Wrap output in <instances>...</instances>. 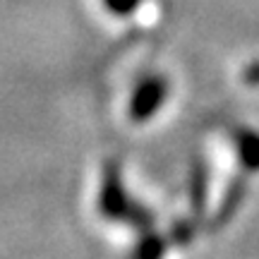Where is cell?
<instances>
[{
    "label": "cell",
    "mask_w": 259,
    "mask_h": 259,
    "mask_svg": "<svg viewBox=\"0 0 259 259\" xmlns=\"http://www.w3.org/2000/svg\"><path fill=\"white\" fill-rule=\"evenodd\" d=\"M242 79H245V84H250V87L259 89V60H254V63H250L247 67H245Z\"/></svg>",
    "instance_id": "obj_4"
},
{
    "label": "cell",
    "mask_w": 259,
    "mask_h": 259,
    "mask_svg": "<svg viewBox=\"0 0 259 259\" xmlns=\"http://www.w3.org/2000/svg\"><path fill=\"white\" fill-rule=\"evenodd\" d=\"M170 84L163 74H144L137 82L132 99H130V118L135 122H147L156 115L168 101Z\"/></svg>",
    "instance_id": "obj_2"
},
{
    "label": "cell",
    "mask_w": 259,
    "mask_h": 259,
    "mask_svg": "<svg viewBox=\"0 0 259 259\" xmlns=\"http://www.w3.org/2000/svg\"><path fill=\"white\" fill-rule=\"evenodd\" d=\"M101 211L103 216H111V219H120L127 221L132 226H144L154 221L151 213H147V209H142L137 202L130 199V194L122 190L120 178L115 168H108V178L103 180V190H101Z\"/></svg>",
    "instance_id": "obj_1"
},
{
    "label": "cell",
    "mask_w": 259,
    "mask_h": 259,
    "mask_svg": "<svg viewBox=\"0 0 259 259\" xmlns=\"http://www.w3.org/2000/svg\"><path fill=\"white\" fill-rule=\"evenodd\" d=\"M101 3L103 8L115 17H130L144 5V0H101Z\"/></svg>",
    "instance_id": "obj_3"
}]
</instances>
